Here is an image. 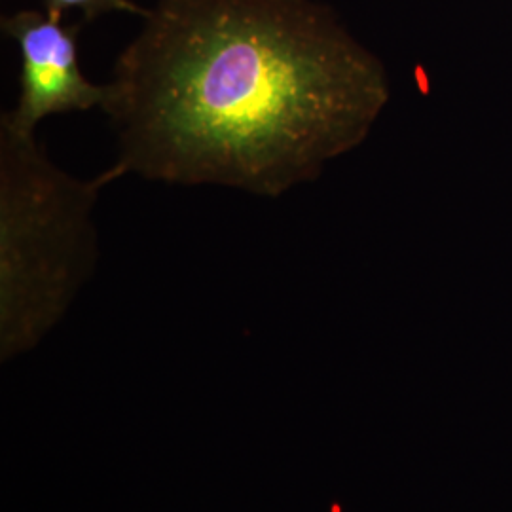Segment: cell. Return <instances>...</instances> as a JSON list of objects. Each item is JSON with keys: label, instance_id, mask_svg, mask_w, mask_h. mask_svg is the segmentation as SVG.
<instances>
[{"label": "cell", "instance_id": "6da1fadb", "mask_svg": "<svg viewBox=\"0 0 512 512\" xmlns=\"http://www.w3.org/2000/svg\"><path fill=\"white\" fill-rule=\"evenodd\" d=\"M103 112L120 177L279 198L357 147L387 101L380 63L313 0H156Z\"/></svg>", "mask_w": 512, "mask_h": 512}, {"label": "cell", "instance_id": "3957f363", "mask_svg": "<svg viewBox=\"0 0 512 512\" xmlns=\"http://www.w3.org/2000/svg\"><path fill=\"white\" fill-rule=\"evenodd\" d=\"M19 48L21 73L16 107L2 114L0 126L35 135L50 116L103 109L107 86L88 80L78 61L76 33L46 10H25L2 21Z\"/></svg>", "mask_w": 512, "mask_h": 512}, {"label": "cell", "instance_id": "277c9868", "mask_svg": "<svg viewBox=\"0 0 512 512\" xmlns=\"http://www.w3.org/2000/svg\"><path fill=\"white\" fill-rule=\"evenodd\" d=\"M44 4L46 12L59 18L69 10H80L88 21L109 12H128L141 18L147 14V8H141L131 0H44Z\"/></svg>", "mask_w": 512, "mask_h": 512}, {"label": "cell", "instance_id": "7a4b0ae2", "mask_svg": "<svg viewBox=\"0 0 512 512\" xmlns=\"http://www.w3.org/2000/svg\"><path fill=\"white\" fill-rule=\"evenodd\" d=\"M103 184L63 171L37 135L0 126V281L4 348L50 327L93 268Z\"/></svg>", "mask_w": 512, "mask_h": 512}]
</instances>
